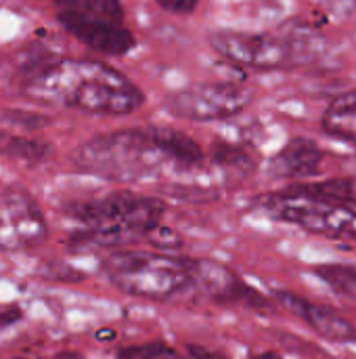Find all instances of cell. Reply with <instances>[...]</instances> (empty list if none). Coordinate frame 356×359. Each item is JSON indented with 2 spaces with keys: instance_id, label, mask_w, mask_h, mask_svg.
<instances>
[{
  "instance_id": "cell-18",
  "label": "cell",
  "mask_w": 356,
  "mask_h": 359,
  "mask_svg": "<svg viewBox=\"0 0 356 359\" xmlns=\"http://www.w3.org/2000/svg\"><path fill=\"white\" fill-rule=\"evenodd\" d=\"M172 351L162 343H147L136 347H126L118 351V359H164Z\"/></svg>"
},
{
  "instance_id": "cell-10",
  "label": "cell",
  "mask_w": 356,
  "mask_h": 359,
  "mask_svg": "<svg viewBox=\"0 0 356 359\" xmlns=\"http://www.w3.org/2000/svg\"><path fill=\"white\" fill-rule=\"evenodd\" d=\"M193 284H197L208 297L220 303H241L252 309H266V299L241 282L231 269L212 263V261H195L193 269Z\"/></svg>"
},
{
  "instance_id": "cell-24",
  "label": "cell",
  "mask_w": 356,
  "mask_h": 359,
  "mask_svg": "<svg viewBox=\"0 0 356 359\" xmlns=\"http://www.w3.org/2000/svg\"><path fill=\"white\" fill-rule=\"evenodd\" d=\"M170 355H174V353H170ZM170 355H168V358H170ZM168 358H164V359H168Z\"/></svg>"
},
{
  "instance_id": "cell-21",
  "label": "cell",
  "mask_w": 356,
  "mask_h": 359,
  "mask_svg": "<svg viewBox=\"0 0 356 359\" xmlns=\"http://www.w3.org/2000/svg\"><path fill=\"white\" fill-rule=\"evenodd\" d=\"M19 318H21V309H17V307H10V309L2 311L0 313V328H6V326L15 324Z\"/></svg>"
},
{
  "instance_id": "cell-5",
  "label": "cell",
  "mask_w": 356,
  "mask_h": 359,
  "mask_svg": "<svg viewBox=\"0 0 356 359\" xmlns=\"http://www.w3.org/2000/svg\"><path fill=\"white\" fill-rule=\"evenodd\" d=\"M195 261L149 250H120L103 261L107 280L128 297L168 301L193 284Z\"/></svg>"
},
{
  "instance_id": "cell-15",
  "label": "cell",
  "mask_w": 356,
  "mask_h": 359,
  "mask_svg": "<svg viewBox=\"0 0 356 359\" xmlns=\"http://www.w3.org/2000/svg\"><path fill=\"white\" fill-rule=\"evenodd\" d=\"M50 145L40 141V139H31V137H21V135H8L4 139V143L0 145V154L10 158L13 162L25 164V166H36L40 162H44L50 156Z\"/></svg>"
},
{
  "instance_id": "cell-3",
  "label": "cell",
  "mask_w": 356,
  "mask_h": 359,
  "mask_svg": "<svg viewBox=\"0 0 356 359\" xmlns=\"http://www.w3.org/2000/svg\"><path fill=\"white\" fill-rule=\"evenodd\" d=\"M73 162L82 172L107 181L132 183L159 175L170 164L155 128H124L92 137L73 154Z\"/></svg>"
},
{
  "instance_id": "cell-7",
  "label": "cell",
  "mask_w": 356,
  "mask_h": 359,
  "mask_svg": "<svg viewBox=\"0 0 356 359\" xmlns=\"http://www.w3.org/2000/svg\"><path fill=\"white\" fill-rule=\"evenodd\" d=\"M256 208L275 221L292 223L319 236L356 240V208L350 206L329 204L283 189L260 196L256 200Z\"/></svg>"
},
{
  "instance_id": "cell-9",
  "label": "cell",
  "mask_w": 356,
  "mask_h": 359,
  "mask_svg": "<svg viewBox=\"0 0 356 359\" xmlns=\"http://www.w3.org/2000/svg\"><path fill=\"white\" fill-rule=\"evenodd\" d=\"M48 236L38 202L21 187L0 194V250L17 252L42 244Z\"/></svg>"
},
{
  "instance_id": "cell-23",
  "label": "cell",
  "mask_w": 356,
  "mask_h": 359,
  "mask_svg": "<svg viewBox=\"0 0 356 359\" xmlns=\"http://www.w3.org/2000/svg\"><path fill=\"white\" fill-rule=\"evenodd\" d=\"M252 359H281L279 355H275V353H260V355H254Z\"/></svg>"
},
{
  "instance_id": "cell-6",
  "label": "cell",
  "mask_w": 356,
  "mask_h": 359,
  "mask_svg": "<svg viewBox=\"0 0 356 359\" xmlns=\"http://www.w3.org/2000/svg\"><path fill=\"white\" fill-rule=\"evenodd\" d=\"M52 6L63 29L97 53L122 57L136 44L120 0H52Z\"/></svg>"
},
{
  "instance_id": "cell-1",
  "label": "cell",
  "mask_w": 356,
  "mask_h": 359,
  "mask_svg": "<svg viewBox=\"0 0 356 359\" xmlns=\"http://www.w3.org/2000/svg\"><path fill=\"white\" fill-rule=\"evenodd\" d=\"M23 93L46 105L105 116L132 114L145 101L130 78L92 59L52 61L27 78Z\"/></svg>"
},
{
  "instance_id": "cell-16",
  "label": "cell",
  "mask_w": 356,
  "mask_h": 359,
  "mask_svg": "<svg viewBox=\"0 0 356 359\" xmlns=\"http://www.w3.org/2000/svg\"><path fill=\"white\" fill-rule=\"evenodd\" d=\"M315 273L329 284L338 294L356 299V267L350 265H319Z\"/></svg>"
},
{
  "instance_id": "cell-19",
  "label": "cell",
  "mask_w": 356,
  "mask_h": 359,
  "mask_svg": "<svg viewBox=\"0 0 356 359\" xmlns=\"http://www.w3.org/2000/svg\"><path fill=\"white\" fill-rule=\"evenodd\" d=\"M0 118H2V122L25 128V130H38L48 124V120H44V116L29 114V111H4Z\"/></svg>"
},
{
  "instance_id": "cell-17",
  "label": "cell",
  "mask_w": 356,
  "mask_h": 359,
  "mask_svg": "<svg viewBox=\"0 0 356 359\" xmlns=\"http://www.w3.org/2000/svg\"><path fill=\"white\" fill-rule=\"evenodd\" d=\"M214 160L225 166V168H231V170H250L252 168V160L250 156L237 147V145H231V143H214Z\"/></svg>"
},
{
  "instance_id": "cell-13",
  "label": "cell",
  "mask_w": 356,
  "mask_h": 359,
  "mask_svg": "<svg viewBox=\"0 0 356 359\" xmlns=\"http://www.w3.org/2000/svg\"><path fill=\"white\" fill-rule=\"evenodd\" d=\"M321 126L329 137L356 145V90L342 93L329 103Z\"/></svg>"
},
{
  "instance_id": "cell-12",
  "label": "cell",
  "mask_w": 356,
  "mask_h": 359,
  "mask_svg": "<svg viewBox=\"0 0 356 359\" xmlns=\"http://www.w3.org/2000/svg\"><path fill=\"white\" fill-rule=\"evenodd\" d=\"M323 149L308 137L290 139L273 156L269 172L277 179H306L321 170Z\"/></svg>"
},
{
  "instance_id": "cell-11",
  "label": "cell",
  "mask_w": 356,
  "mask_h": 359,
  "mask_svg": "<svg viewBox=\"0 0 356 359\" xmlns=\"http://www.w3.org/2000/svg\"><path fill=\"white\" fill-rule=\"evenodd\" d=\"M277 299L298 318H302L317 334L334 343H356V328L338 311L325 305L311 303L292 292H277Z\"/></svg>"
},
{
  "instance_id": "cell-2",
  "label": "cell",
  "mask_w": 356,
  "mask_h": 359,
  "mask_svg": "<svg viewBox=\"0 0 356 359\" xmlns=\"http://www.w3.org/2000/svg\"><path fill=\"white\" fill-rule=\"evenodd\" d=\"M65 212L82 225L69 240V248L90 252L130 244L153 233L159 229L166 204L151 196L113 191L103 198L67 204Z\"/></svg>"
},
{
  "instance_id": "cell-8",
  "label": "cell",
  "mask_w": 356,
  "mask_h": 359,
  "mask_svg": "<svg viewBox=\"0 0 356 359\" xmlns=\"http://www.w3.org/2000/svg\"><path fill=\"white\" fill-rule=\"evenodd\" d=\"M254 99V90L237 82H204L174 90L164 99V109L180 120L218 122L241 114Z\"/></svg>"
},
{
  "instance_id": "cell-4",
  "label": "cell",
  "mask_w": 356,
  "mask_h": 359,
  "mask_svg": "<svg viewBox=\"0 0 356 359\" xmlns=\"http://www.w3.org/2000/svg\"><path fill=\"white\" fill-rule=\"evenodd\" d=\"M210 44L227 61L254 72L292 69L313 61L321 48L317 32L302 21H290L277 34L220 29L210 36Z\"/></svg>"
},
{
  "instance_id": "cell-22",
  "label": "cell",
  "mask_w": 356,
  "mask_h": 359,
  "mask_svg": "<svg viewBox=\"0 0 356 359\" xmlns=\"http://www.w3.org/2000/svg\"><path fill=\"white\" fill-rule=\"evenodd\" d=\"M189 355L193 359H227L225 355H220V353H212V351H208L204 347H195V345L189 347Z\"/></svg>"
},
{
  "instance_id": "cell-14",
  "label": "cell",
  "mask_w": 356,
  "mask_h": 359,
  "mask_svg": "<svg viewBox=\"0 0 356 359\" xmlns=\"http://www.w3.org/2000/svg\"><path fill=\"white\" fill-rule=\"evenodd\" d=\"M287 189L306 198L321 200V202L356 208V179L340 177V179L319 181V183H298V185H290Z\"/></svg>"
},
{
  "instance_id": "cell-20",
  "label": "cell",
  "mask_w": 356,
  "mask_h": 359,
  "mask_svg": "<svg viewBox=\"0 0 356 359\" xmlns=\"http://www.w3.org/2000/svg\"><path fill=\"white\" fill-rule=\"evenodd\" d=\"M164 11L174 13V15H191L197 6L199 0H155Z\"/></svg>"
}]
</instances>
